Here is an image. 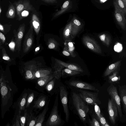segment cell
<instances>
[{"label": "cell", "instance_id": "30", "mask_svg": "<svg viewBox=\"0 0 126 126\" xmlns=\"http://www.w3.org/2000/svg\"><path fill=\"white\" fill-rule=\"evenodd\" d=\"M101 41L106 46L109 47L111 43V38L110 36L106 33H102L99 36Z\"/></svg>", "mask_w": 126, "mask_h": 126}, {"label": "cell", "instance_id": "31", "mask_svg": "<svg viewBox=\"0 0 126 126\" xmlns=\"http://www.w3.org/2000/svg\"><path fill=\"white\" fill-rule=\"evenodd\" d=\"M64 67L62 65L57 63L54 66V71L53 74L55 76V77L57 79H60L61 77V72L63 69Z\"/></svg>", "mask_w": 126, "mask_h": 126}, {"label": "cell", "instance_id": "26", "mask_svg": "<svg viewBox=\"0 0 126 126\" xmlns=\"http://www.w3.org/2000/svg\"><path fill=\"white\" fill-rule=\"evenodd\" d=\"M34 113L32 111L29 113L28 112L26 124L27 126H34L38 117L35 115Z\"/></svg>", "mask_w": 126, "mask_h": 126}, {"label": "cell", "instance_id": "45", "mask_svg": "<svg viewBox=\"0 0 126 126\" xmlns=\"http://www.w3.org/2000/svg\"><path fill=\"white\" fill-rule=\"evenodd\" d=\"M0 39L3 43H4L6 40V38L4 35L0 31Z\"/></svg>", "mask_w": 126, "mask_h": 126}, {"label": "cell", "instance_id": "48", "mask_svg": "<svg viewBox=\"0 0 126 126\" xmlns=\"http://www.w3.org/2000/svg\"><path fill=\"white\" fill-rule=\"evenodd\" d=\"M0 30L4 32V28L3 26L0 23Z\"/></svg>", "mask_w": 126, "mask_h": 126}, {"label": "cell", "instance_id": "21", "mask_svg": "<svg viewBox=\"0 0 126 126\" xmlns=\"http://www.w3.org/2000/svg\"><path fill=\"white\" fill-rule=\"evenodd\" d=\"M53 73H52L51 69L44 68L41 67L38 69L34 73L33 75V79H37L50 74Z\"/></svg>", "mask_w": 126, "mask_h": 126}, {"label": "cell", "instance_id": "24", "mask_svg": "<svg viewBox=\"0 0 126 126\" xmlns=\"http://www.w3.org/2000/svg\"><path fill=\"white\" fill-rule=\"evenodd\" d=\"M121 61V60H120L109 65L105 71L103 76L105 77L108 76L111 73L116 71L119 67Z\"/></svg>", "mask_w": 126, "mask_h": 126}, {"label": "cell", "instance_id": "49", "mask_svg": "<svg viewBox=\"0 0 126 126\" xmlns=\"http://www.w3.org/2000/svg\"><path fill=\"white\" fill-rule=\"evenodd\" d=\"M123 1L125 7L126 8V0H122Z\"/></svg>", "mask_w": 126, "mask_h": 126}, {"label": "cell", "instance_id": "34", "mask_svg": "<svg viewBox=\"0 0 126 126\" xmlns=\"http://www.w3.org/2000/svg\"><path fill=\"white\" fill-rule=\"evenodd\" d=\"M48 47L50 49H56L58 46L57 42L53 39H49L47 43Z\"/></svg>", "mask_w": 126, "mask_h": 126}, {"label": "cell", "instance_id": "23", "mask_svg": "<svg viewBox=\"0 0 126 126\" xmlns=\"http://www.w3.org/2000/svg\"><path fill=\"white\" fill-rule=\"evenodd\" d=\"M120 97L125 112H126V86L125 85L119 86Z\"/></svg>", "mask_w": 126, "mask_h": 126}, {"label": "cell", "instance_id": "10", "mask_svg": "<svg viewBox=\"0 0 126 126\" xmlns=\"http://www.w3.org/2000/svg\"><path fill=\"white\" fill-rule=\"evenodd\" d=\"M49 101L48 96L44 94H40L34 102L33 110L36 114L38 113Z\"/></svg>", "mask_w": 126, "mask_h": 126}, {"label": "cell", "instance_id": "15", "mask_svg": "<svg viewBox=\"0 0 126 126\" xmlns=\"http://www.w3.org/2000/svg\"><path fill=\"white\" fill-rule=\"evenodd\" d=\"M55 77L53 73L37 79L36 87L39 91L44 92L45 88L48 82Z\"/></svg>", "mask_w": 126, "mask_h": 126}, {"label": "cell", "instance_id": "18", "mask_svg": "<svg viewBox=\"0 0 126 126\" xmlns=\"http://www.w3.org/2000/svg\"><path fill=\"white\" fill-rule=\"evenodd\" d=\"M15 5L18 16L23 11L26 9L30 10L31 8L29 2L25 0H19L15 2Z\"/></svg>", "mask_w": 126, "mask_h": 126}, {"label": "cell", "instance_id": "38", "mask_svg": "<svg viewBox=\"0 0 126 126\" xmlns=\"http://www.w3.org/2000/svg\"><path fill=\"white\" fill-rule=\"evenodd\" d=\"M65 45L67 46L71 56L73 57H75L74 52V46L72 42H69L68 43H66Z\"/></svg>", "mask_w": 126, "mask_h": 126}, {"label": "cell", "instance_id": "3", "mask_svg": "<svg viewBox=\"0 0 126 126\" xmlns=\"http://www.w3.org/2000/svg\"><path fill=\"white\" fill-rule=\"evenodd\" d=\"M56 93V95L54 103L46 122V126H61L65 123L64 121L62 119L60 115L59 114L58 89Z\"/></svg>", "mask_w": 126, "mask_h": 126}, {"label": "cell", "instance_id": "4", "mask_svg": "<svg viewBox=\"0 0 126 126\" xmlns=\"http://www.w3.org/2000/svg\"><path fill=\"white\" fill-rule=\"evenodd\" d=\"M24 65L21 73L24 79L26 80H33L34 73L42 66L41 64L34 61L26 63Z\"/></svg>", "mask_w": 126, "mask_h": 126}, {"label": "cell", "instance_id": "29", "mask_svg": "<svg viewBox=\"0 0 126 126\" xmlns=\"http://www.w3.org/2000/svg\"><path fill=\"white\" fill-rule=\"evenodd\" d=\"M80 73L79 72L66 68L62 70L61 77L63 78H65L69 76L79 74Z\"/></svg>", "mask_w": 126, "mask_h": 126}, {"label": "cell", "instance_id": "42", "mask_svg": "<svg viewBox=\"0 0 126 126\" xmlns=\"http://www.w3.org/2000/svg\"><path fill=\"white\" fill-rule=\"evenodd\" d=\"M89 122L91 126H100V125L98 121L95 118H93L92 120H89Z\"/></svg>", "mask_w": 126, "mask_h": 126}, {"label": "cell", "instance_id": "37", "mask_svg": "<svg viewBox=\"0 0 126 126\" xmlns=\"http://www.w3.org/2000/svg\"><path fill=\"white\" fill-rule=\"evenodd\" d=\"M115 1L118 7L122 11L125 16L126 14V8L125 7L122 0H115Z\"/></svg>", "mask_w": 126, "mask_h": 126}, {"label": "cell", "instance_id": "46", "mask_svg": "<svg viewBox=\"0 0 126 126\" xmlns=\"http://www.w3.org/2000/svg\"><path fill=\"white\" fill-rule=\"evenodd\" d=\"M48 3H53L56 2L57 0H41Z\"/></svg>", "mask_w": 126, "mask_h": 126}, {"label": "cell", "instance_id": "22", "mask_svg": "<svg viewBox=\"0 0 126 126\" xmlns=\"http://www.w3.org/2000/svg\"><path fill=\"white\" fill-rule=\"evenodd\" d=\"M49 101L46 105L42 112L38 116L37 120L34 126H42L44 120L48 110Z\"/></svg>", "mask_w": 126, "mask_h": 126}, {"label": "cell", "instance_id": "16", "mask_svg": "<svg viewBox=\"0 0 126 126\" xmlns=\"http://www.w3.org/2000/svg\"><path fill=\"white\" fill-rule=\"evenodd\" d=\"M24 24L20 25L18 28L15 36V41L16 50L19 52L21 50L22 40L25 30Z\"/></svg>", "mask_w": 126, "mask_h": 126}, {"label": "cell", "instance_id": "50", "mask_svg": "<svg viewBox=\"0 0 126 126\" xmlns=\"http://www.w3.org/2000/svg\"><path fill=\"white\" fill-rule=\"evenodd\" d=\"M1 7L0 5V16L1 13Z\"/></svg>", "mask_w": 126, "mask_h": 126}, {"label": "cell", "instance_id": "8", "mask_svg": "<svg viewBox=\"0 0 126 126\" xmlns=\"http://www.w3.org/2000/svg\"><path fill=\"white\" fill-rule=\"evenodd\" d=\"M28 92V89H24L13 106V108L15 109V111L18 112L19 115H21L22 111H24L26 109Z\"/></svg>", "mask_w": 126, "mask_h": 126}, {"label": "cell", "instance_id": "5", "mask_svg": "<svg viewBox=\"0 0 126 126\" xmlns=\"http://www.w3.org/2000/svg\"><path fill=\"white\" fill-rule=\"evenodd\" d=\"M58 91L63 106V111L65 115V120L68 122L70 117V113L68 105V93L66 87L61 82H60Z\"/></svg>", "mask_w": 126, "mask_h": 126}, {"label": "cell", "instance_id": "33", "mask_svg": "<svg viewBox=\"0 0 126 126\" xmlns=\"http://www.w3.org/2000/svg\"><path fill=\"white\" fill-rule=\"evenodd\" d=\"M16 9L15 6L10 2L6 14V16L8 18H13L15 16Z\"/></svg>", "mask_w": 126, "mask_h": 126}, {"label": "cell", "instance_id": "12", "mask_svg": "<svg viewBox=\"0 0 126 126\" xmlns=\"http://www.w3.org/2000/svg\"><path fill=\"white\" fill-rule=\"evenodd\" d=\"M108 111L110 120L114 125L118 117V113L117 105L113 98L111 97L108 100Z\"/></svg>", "mask_w": 126, "mask_h": 126}, {"label": "cell", "instance_id": "6", "mask_svg": "<svg viewBox=\"0 0 126 126\" xmlns=\"http://www.w3.org/2000/svg\"><path fill=\"white\" fill-rule=\"evenodd\" d=\"M79 94L82 99L87 104L94 105L95 103L98 105L101 104L98 97V92H93L82 89L79 90Z\"/></svg>", "mask_w": 126, "mask_h": 126}, {"label": "cell", "instance_id": "9", "mask_svg": "<svg viewBox=\"0 0 126 126\" xmlns=\"http://www.w3.org/2000/svg\"><path fill=\"white\" fill-rule=\"evenodd\" d=\"M107 91L109 95L113 98L115 103L117 106L118 114L120 117H121L122 113L121 106V101L118 93L116 87L113 84H110L107 88Z\"/></svg>", "mask_w": 126, "mask_h": 126}, {"label": "cell", "instance_id": "40", "mask_svg": "<svg viewBox=\"0 0 126 126\" xmlns=\"http://www.w3.org/2000/svg\"><path fill=\"white\" fill-rule=\"evenodd\" d=\"M94 105V106L95 112L98 120L100 117L103 116L101 113L100 110L98 105L95 103Z\"/></svg>", "mask_w": 126, "mask_h": 126}, {"label": "cell", "instance_id": "39", "mask_svg": "<svg viewBox=\"0 0 126 126\" xmlns=\"http://www.w3.org/2000/svg\"><path fill=\"white\" fill-rule=\"evenodd\" d=\"M69 3L68 1L65 2L63 3L61 9V10L57 12L55 15L54 16L56 17L64 12L68 8Z\"/></svg>", "mask_w": 126, "mask_h": 126}, {"label": "cell", "instance_id": "19", "mask_svg": "<svg viewBox=\"0 0 126 126\" xmlns=\"http://www.w3.org/2000/svg\"><path fill=\"white\" fill-rule=\"evenodd\" d=\"M72 28L71 36L74 37L79 33L82 29V25L81 22L77 18L74 17L72 20Z\"/></svg>", "mask_w": 126, "mask_h": 126}, {"label": "cell", "instance_id": "1", "mask_svg": "<svg viewBox=\"0 0 126 126\" xmlns=\"http://www.w3.org/2000/svg\"><path fill=\"white\" fill-rule=\"evenodd\" d=\"M18 89L13 82L10 74L0 72V94L1 95V116L2 119L12 106L14 95Z\"/></svg>", "mask_w": 126, "mask_h": 126}, {"label": "cell", "instance_id": "44", "mask_svg": "<svg viewBox=\"0 0 126 126\" xmlns=\"http://www.w3.org/2000/svg\"><path fill=\"white\" fill-rule=\"evenodd\" d=\"M98 120L102 126H104L107 123L105 118L103 116L100 117Z\"/></svg>", "mask_w": 126, "mask_h": 126}, {"label": "cell", "instance_id": "2", "mask_svg": "<svg viewBox=\"0 0 126 126\" xmlns=\"http://www.w3.org/2000/svg\"><path fill=\"white\" fill-rule=\"evenodd\" d=\"M68 104L70 109L78 116L82 122L85 123L89 108L78 94L72 91L71 92Z\"/></svg>", "mask_w": 126, "mask_h": 126}, {"label": "cell", "instance_id": "41", "mask_svg": "<svg viewBox=\"0 0 126 126\" xmlns=\"http://www.w3.org/2000/svg\"><path fill=\"white\" fill-rule=\"evenodd\" d=\"M2 59L8 61H11V58L7 54L4 48L3 47L2 50Z\"/></svg>", "mask_w": 126, "mask_h": 126}, {"label": "cell", "instance_id": "35", "mask_svg": "<svg viewBox=\"0 0 126 126\" xmlns=\"http://www.w3.org/2000/svg\"><path fill=\"white\" fill-rule=\"evenodd\" d=\"M18 113H15L14 117L12 122V126H20V116Z\"/></svg>", "mask_w": 126, "mask_h": 126}, {"label": "cell", "instance_id": "28", "mask_svg": "<svg viewBox=\"0 0 126 126\" xmlns=\"http://www.w3.org/2000/svg\"><path fill=\"white\" fill-rule=\"evenodd\" d=\"M72 28V22L71 21L66 25L63 30V37L65 41L69 40L71 35Z\"/></svg>", "mask_w": 126, "mask_h": 126}, {"label": "cell", "instance_id": "7", "mask_svg": "<svg viewBox=\"0 0 126 126\" xmlns=\"http://www.w3.org/2000/svg\"><path fill=\"white\" fill-rule=\"evenodd\" d=\"M65 83L68 87L70 88L73 87L80 89L99 91V90L93 85L84 82L76 80H70L66 81Z\"/></svg>", "mask_w": 126, "mask_h": 126}, {"label": "cell", "instance_id": "36", "mask_svg": "<svg viewBox=\"0 0 126 126\" xmlns=\"http://www.w3.org/2000/svg\"><path fill=\"white\" fill-rule=\"evenodd\" d=\"M28 112L26 109L24 110V115L20 116V126H25L26 124Z\"/></svg>", "mask_w": 126, "mask_h": 126}, {"label": "cell", "instance_id": "13", "mask_svg": "<svg viewBox=\"0 0 126 126\" xmlns=\"http://www.w3.org/2000/svg\"><path fill=\"white\" fill-rule=\"evenodd\" d=\"M115 8L114 15L118 24L124 30L126 29V19L122 11L118 7L115 1L113 2Z\"/></svg>", "mask_w": 126, "mask_h": 126}, {"label": "cell", "instance_id": "11", "mask_svg": "<svg viewBox=\"0 0 126 126\" xmlns=\"http://www.w3.org/2000/svg\"><path fill=\"white\" fill-rule=\"evenodd\" d=\"M82 41L84 45L93 51L98 54L102 53L100 47L94 39L88 35L84 36Z\"/></svg>", "mask_w": 126, "mask_h": 126}, {"label": "cell", "instance_id": "14", "mask_svg": "<svg viewBox=\"0 0 126 126\" xmlns=\"http://www.w3.org/2000/svg\"><path fill=\"white\" fill-rule=\"evenodd\" d=\"M33 28L31 24V27L25 36L23 43V50L24 53L27 52L31 47L33 41Z\"/></svg>", "mask_w": 126, "mask_h": 126}, {"label": "cell", "instance_id": "25", "mask_svg": "<svg viewBox=\"0 0 126 126\" xmlns=\"http://www.w3.org/2000/svg\"><path fill=\"white\" fill-rule=\"evenodd\" d=\"M31 24L32 25L36 34L38 35L39 33L41 28L40 21L37 16L33 15Z\"/></svg>", "mask_w": 126, "mask_h": 126}, {"label": "cell", "instance_id": "43", "mask_svg": "<svg viewBox=\"0 0 126 126\" xmlns=\"http://www.w3.org/2000/svg\"><path fill=\"white\" fill-rule=\"evenodd\" d=\"M62 53L63 55L66 56H68L71 55L68 50L67 47L65 45L62 52Z\"/></svg>", "mask_w": 126, "mask_h": 126}, {"label": "cell", "instance_id": "47", "mask_svg": "<svg viewBox=\"0 0 126 126\" xmlns=\"http://www.w3.org/2000/svg\"><path fill=\"white\" fill-rule=\"evenodd\" d=\"M15 44L14 42H11L9 44V46L10 48L12 49V50H13L14 48L15 47Z\"/></svg>", "mask_w": 126, "mask_h": 126}, {"label": "cell", "instance_id": "32", "mask_svg": "<svg viewBox=\"0 0 126 126\" xmlns=\"http://www.w3.org/2000/svg\"><path fill=\"white\" fill-rule=\"evenodd\" d=\"M111 75L108 78V82L110 84H114L118 82L120 80L121 77L118 75V72L116 71L113 72Z\"/></svg>", "mask_w": 126, "mask_h": 126}, {"label": "cell", "instance_id": "17", "mask_svg": "<svg viewBox=\"0 0 126 126\" xmlns=\"http://www.w3.org/2000/svg\"><path fill=\"white\" fill-rule=\"evenodd\" d=\"M60 79H57L55 77L54 78L48 82L44 90H46L48 94L51 95L56 93L58 89Z\"/></svg>", "mask_w": 126, "mask_h": 126}, {"label": "cell", "instance_id": "27", "mask_svg": "<svg viewBox=\"0 0 126 126\" xmlns=\"http://www.w3.org/2000/svg\"><path fill=\"white\" fill-rule=\"evenodd\" d=\"M28 92L27 98V101L26 106V109L29 108L31 103L32 102L34 99L36 94V92L30 90L28 89Z\"/></svg>", "mask_w": 126, "mask_h": 126}, {"label": "cell", "instance_id": "20", "mask_svg": "<svg viewBox=\"0 0 126 126\" xmlns=\"http://www.w3.org/2000/svg\"><path fill=\"white\" fill-rule=\"evenodd\" d=\"M55 60L56 63L62 65L66 68L79 72L80 73H82L84 71L80 67L76 64L66 63L60 60L56 59Z\"/></svg>", "mask_w": 126, "mask_h": 126}]
</instances>
